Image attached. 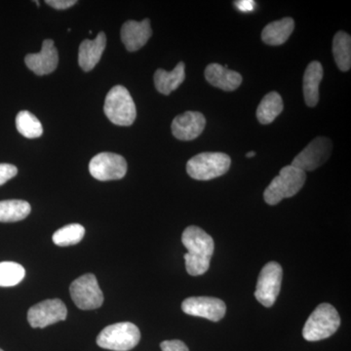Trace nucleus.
<instances>
[{"instance_id": "nucleus-2", "label": "nucleus", "mask_w": 351, "mask_h": 351, "mask_svg": "<svg viewBox=\"0 0 351 351\" xmlns=\"http://www.w3.org/2000/svg\"><path fill=\"white\" fill-rule=\"evenodd\" d=\"M306 180V172L292 165L285 166L265 189L263 199L271 206L278 204L281 200L297 195Z\"/></svg>"}, {"instance_id": "nucleus-24", "label": "nucleus", "mask_w": 351, "mask_h": 351, "mask_svg": "<svg viewBox=\"0 0 351 351\" xmlns=\"http://www.w3.org/2000/svg\"><path fill=\"white\" fill-rule=\"evenodd\" d=\"M16 127L21 135L27 138L40 137L43 134V127L38 117L27 110H22L16 117Z\"/></svg>"}, {"instance_id": "nucleus-27", "label": "nucleus", "mask_w": 351, "mask_h": 351, "mask_svg": "<svg viewBox=\"0 0 351 351\" xmlns=\"http://www.w3.org/2000/svg\"><path fill=\"white\" fill-rule=\"evenodd\" d=\"M18 174V169L12 164H0V186L5 184L9 180L13 179Z\"/></svg>"}, {"instance_id": "nucleus-20", "label": "nucleus", "mask_w": 351, "mask_h": 351, "mask_svg": "<svg viewBox=\"0 0 351 351\" xmlns=\"http://www.w3.org/2000/svg\"><path fill=\"white\" fill-rule=\"evenodd\" d=\"M295 22L292 18L274 21L263 29L262 39L267 45L277 46L285 43L293 34Z\"/></svg>"}, {"instance_id": "nucleus-12", "label": "nucleus", "mask_w": 351, "mask_h": 351, "mask_svg": "<svg viewBox=\"0 0 351 351\" xmlns=\"http://www.w3.org/2000/svg\"><path fill=\"white\" fill-rule=\"evenodd\" d=\"M182 309L189 315L205 318L213 322L223 319L226 313L225 302L212 297L189 298L182 302Z\"/></svg>"}, {"instance_id": "nucleus-25", "label": "nucleus", "mask_w": 351, "mask_h": 351, "mask_svg": "<svg viewBox=\"0 0 351 351\" xmlns=\"http://www.w3.org/2000/svg\"><path fill=\"white\" fill-rule=\"evenodd\" d=\"M85 230L82 225L71 223L60 228L53 234V242L60 247L71 246L82 241Z\"/></svg>"}, {"instance_id": "nucleus-18", "label": "nucleus", "mask_w": 351, "mask_h": 351, "mask_svg": "<svg viewBox=\"0 0 351 351\" xmlns=\"http://www.w3.org/2000/svg\"><path fill=\"white\" fill-rule=\"evenodd\" d=\"M322 78V64L317 61L311 62L304 75V96L308 107H315L319 101V85Z\"/></svg>"}, {"instance_id": "nucleus-8", "label": "nucleus", "mask_w": 351, "mask_h": 351, "mask_svg": "<svg viewBox=\"0 0 351 351\" xmlns=\"http://www.w3.org/2000/svg\"><path fill=\"white\" fill-rule=\"evenodd\" d=\"M282 278V267L278 263H267L261 270L257 288L255 291V297L263 306H274L279 293H280Z\"/></svg>"}, {"instance_id": "nucleus-28", "label": "nucleus", "mask_w": 351, "mask_h": 351, "mask_svg": "<svg viewBox=\"0 0 351 351\" xmlns=\"http://www.w3.org/2000/svg\"><path fill=\"white\" fill-rule=\"evenodd\" d=\"M160 348L162 351H189L186 343L179 339L164 341L160 343Z\"/></svg>"}, {"instance_id": "nucleus-33", "label": "nucleus", "mask_w": 351, "mask_h": 351, "mask_svg": "<svg viewBox=\"0 0 351 351\" xmlns=\"http://www.w3.org/2000/svg\"><path fill=\"white\" fill-rule=\"evenodd\" d=\"M0 351H3V350H2L1 348H0Z\"/></svg>"}, {"instance_id": "nucleus-5", "label": "nucleus", "mask_w": 351, "mask_h": 351, "mask_svg": "<svg viewBox=\"0 0 351 351\" xmlns=\"http://www.w3.org/2000/svg\"><path fill=\"white\" fill-rule=\"evenodd\" d=\"M104 112L110 121L119 126H130L137 117L133 98L128 90L121 85L110 90L106 97Z\"/></svg>"}, {"instance_id": "nucleus-22", "label": "nucleus", "mask_w": 351, "mask_h": 351, "mask_svg": "<svg viewBox=\"0 0 351 351\" xmlns=\"http://www.w3.org/2000/svg\"><path fill=\"white\" fill-rule=\"evenodd\" d=\"M332 54L337 66L341 71H350L351 66V38L345 32H337L332 40Z\"/></svg>"}, {"instance_id": "nucleus-3", "label": "nucleus", "mask_w": 351, "mask_h": 351, "mask_svg": "<svg viewBox=\"0 0 351 351\" xmlns=\"http://www.w3.org/2000/svg\"><path fill=\"white\" fill-rule=\"evenodd\" d=\"M341 326V317L332 304H321L314 309L302 329V337L308 341L330 338Z\"/></svg>"}, {"instance_id": "nucleus-19", "label": "nucleus", "mask_w": 351, "mask_h": 351, "mask_svg": "<svg viewBox=\"0 0 351 351\" xmlns=\"http://www.w3.org/2000/svg\"><path fill=\"white\" fill-rule=\"evenodd\" d=\"M184 66V64L180 62L172 71H166L162 69H157L154 73V85L157 91L167 96L178 89L186 78Z\"/></svg>"}, {"instance_id": "nucleus-6", "label": "nucleus", "mask_w": 351, "mask_h": 351, "mask_svg": "<svg viewBox=\"0 0 351 351\" xmlns=\"http://www.w3.org/2000/svg\"><path fill=\"white\" fill-rule=\"evenodd\" d=\"M141 332L131 322H120L106 327L97 338V345L105 350L129 351L137 346Z\"/></svg>"}, {"instance_id": "nucleus-9", "label": "nucleus", "mask_w": 351, "mask_h": 351, "mask_svg": "<svg viewBox=\"0 0 351 351\" xmlns=\"http://www.w3.org/2000/svg\"><path fill=\"white\" fill-rule=\"evenodd\" d=\"M89 172L98 181H114L124 178L127 162L123 156L112 152H101L91 159Z\"/></svg>"}, {"instance_id": "nucleus-23", "label": "nucleus", "mask_w": 351, "mask_h": 351, "mask_svg": "<svg viewBox=\"0 0 351 351\" xmlns=\"http://www.w3.org/2000/svg\"><path fill=\"white\" fill-rule=\"evenodd\" d=\"M32 208L25 200L0 201V223L22 221L31 213Z\"/></svg>"}, {"instance_id": "nucleus-14", "label": "nucleus", "mask_w": 351, "mask_h": 351, "mask_svg": "<svg viewBox=\"0 0 351 351\" xmlns=\"http://www.w3.org/2000/svg\"><path fill=\"white\" fill-rule=\"evenodd\" d=\"M25 63L36 75H46L52 73L59 63V56L54 41L52 39L44 40L40 52L27 55Z\"/></svg>"}, {"instance_id": "nucleus-4", "label": "nucleus", "mask_w": 351, "mask_h": 351, "mask_svg": "<svg viewBox=\"0 0 351 351\" xmlns=\"http://www.w3.org/2000/svg\"><path fill=\"white\" fill-rule=\"evenodd\" d=\"M232 159L223 152H202L189 159L186 172L197 181H209L225 175L230 170Z\"/></svg>"}, {"instance_id": "nucleus-1", "label": "nucleus", "mask_w": 351, "mask_h": 351, "mask_svg": "<svg viewBox=\"0 0 351 351\" xmlns=\"http://www.w3.org/2000/svg\"><path fill=\"white\" fill-rule=\"evenodd\" d=\"M182 242L188 250L184 261L189 276H199L207 272L215 250L213 239L202 228L191 226L182 232Z\"/></svg>"}, {"instance_id": "nucleus-26", "label": "nucleus", "mask_w": 351, "mask_h": 351, "mask_svg": "<svg viewBox=\"0 0 351 351\" xmlns=\"http://www.w3.org/2000/svg\"><path fill=\"white\" fill-rule=\"evenodd\" d=\"M25 270L20 263H0V287H13L25 278Z\"/></svg>"}, {"instance_id": "nucleus-29", "label": "nucleus", "mask_w": 351, "mask_h": 351, "mask_svg": "<svg viewBox=\"0 0 351 351\" xmlns=\"http://www.w3.org/2000/svg\"><path fill=\"white\" fill-rule=\"evenodd\" d=\"M46 4L53 7V8L58 9V10H64V9L71 8L77 3L76 0H46Z\"/></svg>"}, {"instance_id": "nucleus-31", "label": "nucleus", "mask_w": 351, "mask_h": 351, "mask_svg": "<svg viewBox=\"0 0 351 351\" xmlns=\"http://www.w3.org/2000/svg\"><path fill=\"white\" fill-rule=\"evenodd\" d=\"M256 156L255 152H248V154H246V157H248V158H250V157H254Z\"/></svg>"}, {"instance_id": "nucleus-15", "label": "nucleus", "mask_w": 351, "mask_h": 351, "mask_svg": "<svg viewBox=\"0 0 351 351\" xmlns=\"http://www.w3.org/2000/svg\"><path fill=\"white\" fill-rule=\"evenodd\" d=\"M152 36L151 22L149 19L141 22L127 21L121 27L122 43L130 52H135L144 47Z\"/></svg>"}, {"instance_id": "nucleus-21", "label": "nucleus", "mask_w": 351, "mask_h": 351, "mask_svg": "<svg viewBox=\"0 0 351 351\" xmlns=\"http://www.w3.org/2000/svg\"><path fill=\"white\" fill-rule=\"evenodd\" d=\"M283 100L277 92H270L263 97L257 108V119L262 124H269L282 112Z\"/></svg>"}, {"instance_id": "nucleus-17", "label": "nucleus", "mask_w": 351, "mask_h": 351, "mask_svg": "<svg viewBox=\"0 0 351 351\" xmlns=\"http://www.w3.org/2000/svg\"><path fill=\"white\" fill-rule=\"evenodd\" d=\"M205 78L210 84L223 91H234L242 83L240 73L219 64L207 66L205 69Z\"/></svg>"}, {"instance_id": "nucleus-13", "label": "nucleus", "mask_w": 351, "mask_h": 351, "mask_svg": "<svg viewBox=\"0 0 351 351\" xmlns=\"http://www.w3.org/2000/svg\"><path fill=\"white\" fill-rule=\"evenodd\" d=\"M206 119L197 112H186L176 117L172 122L173 135L178 140L191 141L199 137L205 129Z\"/></svg>"}, {"instance_id": "nucleus-11", "label": "nucleus", "mask_w": 351, "mask_h": 351, "mask_svg": "<svg viewBox=\"0 0 351 351\" xmlns=\"http://www.w3.org/2000/svg\"><path fill=\"white\" fill-rule=\"evenodd\" d=\"M68 309L59 299L45 300L32 306L27 313V321L32 328H45L66 319Z\"/></svg>"}, {"instance_id": "nucleus-7", "label": "nucleus", "mask_w": 351, "mask_h": 351, "mask_svg": "<svg viewBox=\"0 0 351 351\" xmlns=\"http://www.w3.org/2000/svg\"><path fill=\"white\" fill-rule=\"evenodd\" d=\"M69 292L75 306L82 311L97 309L103 304V291L94 274H87L78 277L71 283Z\"/></svg>"}, {"instance_id": "nucleus-10", "label": "nucleus", "mask_w": 351, "mask_h": 351, "mask_svg": "<svg viewBox=\"0 0 351 351\" xmlns=\"http://www.w3.org/2000/svg\"><path fill=\"white\" fill-rule=\"evenodd\" d=\"M332 151V144L330 138H315L293 159L291 165L304 172L317 169L330 158Z\"/></svg>"}, {"instance_id": "nucleus-30", "label": "nucleus", "mask_w": 351, "mask_h": 351, "mask_svg": "<svg viewBox=\"0 0 351 351\" xmlns=\"http://www.w3.org/2000/svg\"><path fill=\"white\" fill-rule=\"evenodd\" d=\"M237 8L239 9L241 12H250V11L254 10V7H255V1H252V0H244V1H237Z\"/></svg>"}, {"instance_id": "nucleus-32", "label": "nucleus", "mask_w": 351, "mask_h": 351, "mask_svg": "<svg viewBox=\"0 0 351 351\" xmlns=\"http://www.w3.org/2000/svg\"><path fill=\"white\" fill-rule=\"evenodd\" d=\"M36 5H38L39 7V2L38 1H36Z\"/></svg>"}, {"instance_id": "nucleus-16", "label": "nucleus", "mask_w": 351, "mask_h": 351, "mask_svg": "<svg viewBox=\"0 0 351 351\" xmlns=\"http://www.w3.org/2000/svg\"><path fill=\"white\" fill-rule=\"evenodd\" d=\"M107 45V36L105 32H100L94 40L85 39L78 51V64L84 71H92L100 62L101 55Z\"/></svg>"}]
</instances>
